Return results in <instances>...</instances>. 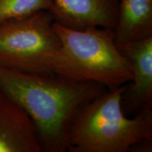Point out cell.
I'll return each mask as SVG.
<instances>
[{
  "instance_id": "obj_4",
  "label": "cell",
  "mask_w": 152,
  "mask_h": 152,
  "mask_svg": "<svg viewBox=\"0 0 152 152\" xmlns=\"http://www.w3.org/2000/svg\"><path fill=\"white\" fill-rule=\"evenodd\" d=\"M49 11L0 24V67L35 74H54L61 41Z\"/></svg>"
},
{
  "instance_id": "obj_7",
  "label": "cell",
  "mask_w": 152,
  "mask_h": 152,
  "mask_svg": "<svg viewBox=\"0 0 152 152\" xmlns=\"http://www.w3.org/2000/svg\"><path fill=\"white\" fill-rule=\"evenodd\" d=\"M54 21L75 30L98 27L113 29L118 14L117 0H52Z\"/></svg>"
},
{
  "instance_id": "obj_1",
  "label": "cell",
  "mask_w": 152,
  "mask_h": 152,
  "mask_svg": "<svg viewBox=\"0 0 152 152\" xmlns=\"http://www.w3.org/2000/svg\"><path fill=\"white\" fill-rule=\"evenodd\" d=\"M0 90L33 120L43 152H66L68 134L76 115L108 90L96 83L0 67Z\"/></svg>"
},
{
  "instance_id": "obj_2",
  "label": "cell",
  "mask_w": 152,
  "mask_h": 152,
  "mask_svg": "<svg viewBox=\"0 0 152 152\" xmlns=\"http://www.w3.org/2000/svg\"><path fill=\"white\" fill-rule=\"evenodd\" d=\"M127 84L107 90L80 111L68 132L67 151L128 152L142 140H152V109L133 118L123 111Z\"/></svg>"
},
{
  "instance_id": "obj_5",
  "label": "cell",
  "mask_w": 152,
  "mask_h": 152,
  "mask_svg": "<svg viewBox=\"0 0 152 152\" xmlns=\"http://www.w3.org/2000/svg\"><path fill=\"white\" fill-rule=\"evenodd\" d=\"M116 45L132 73L121 99L123 111L127 115L152 109V37Z\"/></svg>"
},
{
  "instance_id": "obj_8",
  "label": "cell",
  "mask_w": 152,
  "mask_h": 152,
  "mask_svg": "<svg viewBox=\"0 0 152 152\" xmlns=\"http://www.w3.org/2000/svg\"><path fill=\"white\" fill-rule=\"evenodd\" d=\"M116 44L152 37V0H121L114 28Z\"/></svg>"
},
{
  "instance_id": "obj_6",
  "label": "cell",
  "mask_w": 152,
  "mask_h": 152,
  "mask_svg": "<svg viewBox=\"0 0 152 152\" xmlns=\"http://www.w3.org/2000/svg\"><path fill=\"white\" fill-rule=\"evenodd\" d=\"M0 152H43L33 120L0 90Z\"/></svg>"
},
{
  "instance_id": "obj_9",
  "label": "cell",
  "mask_w": 152,
  "mask_h": 152,
  "mask_svg": "<svg viewBox=\"0 0 152 152\" xmlns=\"http://www.w3.org/2000/svg\"><path fill=\"white\" fill-rule=\"evenodd\" d=\"M52 7V0H0V24L38 11H50Z\"/></svg>"
},
{
  "instance_id": "obj_3",
  "label": "cell",
  "mask_w": 152,
  "mask_h": 152,
  "mask_svg": "<svg viewBox=\"0 0 152 152\" xmlns=\"http://www.w3.org/2000/svg\"><path fill=\"white\" fill-rule=\"evenodd\" d=\"M61 49L53 73L75 82L102 85L113 90L132 80L130 65L120 52L114 30L93 27L75 30L54 21Z\"/></svg>"
}]
</instances>
